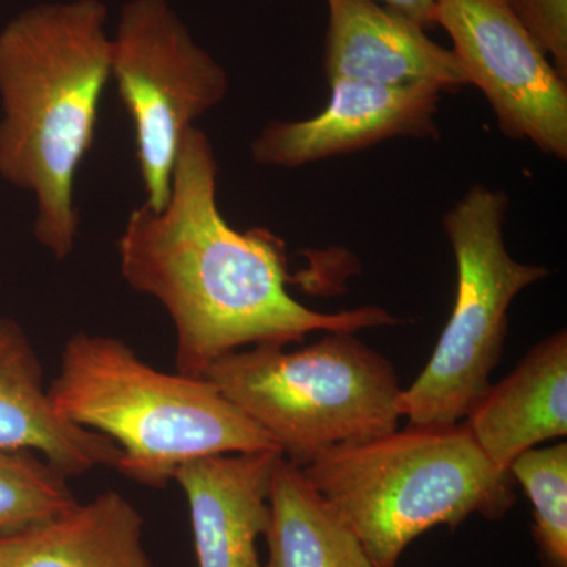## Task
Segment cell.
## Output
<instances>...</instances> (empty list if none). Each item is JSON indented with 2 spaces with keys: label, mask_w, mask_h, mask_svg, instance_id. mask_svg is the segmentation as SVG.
Returning <instances> with one entry per match:
<instances>
[{
  "label": "cell",
  "mask_w": 567,
  "mask_h": 567,
  "mask_svg": "<svg viewBox=\"0 0 567 567\" xmlns=\"http://www.w3.org/2000/svg\"><path fill=\"white\" fill-rule=\"evenodd\" d=\"M303 472L375 567H398L405 548L439 525L502 518L517 498L513 475L488 461L465 423L409 424L342 443Z\"/></svg>",
  "instance_id": "3"
},
{
  "label": "cell",
  "mask_w": 567,
  "mask_h": 567,
  "mask_svg": "<svg viewBox=\"0 0 567 567\" xmlns=\"http://www.w3.org/2000/svg\"><path fill=\"white\" fill-rule=\"evenodd\" d=\"M111 76L133 122L145 204L162 210L183 136L226 99L229 78L167 0H128L122 7Z\"/></svg>",
  "instance_id": "7"
},
{
  "label": "cell",
  "mask_w": 567,
  "mask_h": 567,
  "mask_svg": "<svg viewBox=\"0 0 567 567\" xmlns=\"http://www.w3.org/2000/svg\"><path fill=\"white\" fill-rule=\"evenodd\" d=\"M0 450L32 451L65 476L117 466L121 447L55 412L43 364L14 320L0 317Z\"/></svg>",
  "instance_id": "12"
},
{
  "label": "cell",
  "mask_w": 567,
  "mask_h": 567,
  "mask_svg": "<svg viewBox=\"0 0 567 567\" xmlns=\"http://www.w3.org/2000/svg\"><path fill=\"white\" fill-rule=\"evenodd\" d=\"M464 423L488 461L502 472H509L525 451L566 436V330L533 347L505 380L488 388Z\"/></svg>",
  "instance_id": "13"
},
{
  "label": "cell",
  "mask_w": 567,
  "mask_h": 567,
  "mask_svg": "<svg viewBox=\"0 0 567 567\" xmlns=\"http://www.w3.org/2000/svg\"><path fill=\"white\" fill-rule=\"evenodd\" d=\"M525 31L567 78V0H507Z\"/></svg>",
  "instance_id": "18"
},
{
  "label": "cell",
  "mask_w": 567,
  "mask_h": 567,
  "mask_svg": "<svg viewBox=\"0 0 567 567\" xmlns=\"http://www.w3.org/2000/svg\"><path fill=\"white\" fill-rule=\"evenodd\" d=\"M377 2L395 11H401L405 17L412 18L417 24L423 25L425 31L435 25L436 0H377Z\"/></svg>",
  "instance_id": "19"
},
{
  "label": "cell",
  "mask_w": 567,
  "mask_h": 567,
  "mask_svg": "<svg viewBox=\"0 0 567 567\" xmlns=\"http://www.w3.org/2000/svg\"><path fill=\"white\" fill-rule=\"evenodd\" d=\"M535 507V539L546 567H567V443L525 451L509 466Z\"/></svg>",
  "instance_id": "17"
},
{
  "label": "cell",
  "mask_w": 567,
  "mask_h": 567,
  "mask_svg": "<svg viewBox=\"0 0 567 567\" xmlns=\"http://www.w3.org/2000/svg\"><path fill=\"white\" fill-rule=\"evenodd\" d=\"M107 7L41 3L0 31V177L35 197L33 234L58 260L80 233L74 178L111 78Z\"/></svg>",
  "instance_id": "2"
},
{
  "label": "cell",
  "mask_w": 567,
  "mask_h": 567,
  "mask_svg": "<svg viewBox=\"0 0 567 567\" xmlns=\"http://www.w3.org/2000/svg\"><path fill=\"white\" fill-rule=\"evenodd\" d=\"M435 25L445 29L470 85L486 96L499 130L567 158L566 80L539 50L507 0H436Z\"/></svg>",
  "instance_id": "8"
},
{
  "label": "cell",
  "mask_w": 567,
  "mask_h": 567,
  "mask_svg": "<svg viewBox=\"0 0 567 567\" xmlns=\"http://www.w3.org/2000/svg\"><path fill=\"white\" fill-rule=\"evenodd\" d=\"M0 557L3 567H155L144 547V518L114 491L47 524L0 535Z\"/></svg>",
  "instance_id": "14"
},
{
  "label": "cell",
  "mask_w": 567,
  "mask_h": 567,
  "mask_svg": "<svg viewBox=\"0 0 567 567\" xmlns=\"http://www.w3.org/2000/svg\"><path fill=\"white\" fill-rule=\"evenodd\" d=\"M0 567H3L2 557H0Z\"/></svg>",
  "instance_id": "20"
},
{
  "label": "cell",
  "mask_w": 567,
  "mask_h": 567,
  "mask_svg": "<svg viewBox=\"0 0 567 567\" xmlns=\"http://www.w3.org/2000/svg\"><path fill=\"white\" fill-rule=\"evenodd\" d=\"M48 388L59 415L121 447L115 470L142 486L166 487L178 466L200 457L281 453L210 380L156 371L111 336L70 338Z\"/></svg>",
  "instance_id": "4"
},
{
  "label": "cell",
  "mask_w": 567,
  "mask_h": 567,
  "mask_svg": "<svg viewBox=\"0 0 567 567\" xmlns=\"http://www.w3.org/2000/svg\"><path fill=\"white\" fill-rule=\"evenodd\" d=\"M323 69L328 82L429 84L442 92L470 85L456 54L423 25L377 0H327Z\"/></svg>",
  "instance_id": "10"
},
{
  "label": "cell",
  "mask_w": 567,
  "mask_h": 567,
  "mask_svg": "<svg viewBox=\"0 0 567 567\" xmlns=\"http://www.w3.org/2000/svg\"><path fill=\"white\" fill-rule=\"evenodd\" d=\"M63 475L32 451L0 450V535L24 532L78 505Z\"/></svg>",
  "instance_id": "16"
},
{
  "label": "cell",
  "mask_w": 567,
  "mask_h": 567,
  "mask_svg": "<svg viewBox=\"0 0 567 567\" xmlns=\"http://www.w3.org/2000/svg\"><path fill=\"white\" fill-rule=\"evenodd\" d=\"M279 451L216 454L178 466L188 499L197 567H262L257 540L270 524Z\"/></svg>",
  "instance_id": "11"
},
{
  "label": "cell",
  "mask_w": 567,
  "mask_h": 567,
  "mask_svg": "<svg viewBox=\"0 0 567 567\" xmlns=\"http://www.w3.org/2000/svg\"><path fill=\"white\" fill-rule=\"evenodd\" d=\"M330 87V102L316 117L268 123L252 141L254 162L295 169L394 137H439L435 117L445 92L434 85L336 81Z\"/></svg>",
  "instance_id": "9"
},
{
  "label": "cell",
  "mask_w": 567,
  "mask_h": 567,
  "mask_svg": "<svg viewBox=\"0 0 567 567\" xmlns=\"http://www.w3.org/2000/svg\"><path fill=\"white\" fill-rule=\"evenodd\" d=\"M218 162L203 130L189 128L162 210L134 208L118 240L125 282L155 298L173 319L175 364L203 377L246 346H281L306 336L357 333L401 323L379 306L324 315L287 290L284 244L270 230L238 233L218 208Z\"/></svg>",
  "instance_id": "1"
},
{
  "label": "cell",
  "mask_w": 567,
  "mask_h": 567,
  "mask_svg": "<svg viewBox=\"0 0 567 567\" xmlns=\"http://www.w3.org/2000/svg\"><path fill=\"white\" fill-rule=\"evenodd\" d=\"M203 377L300 468L330 447L388 434L402 417L394 365L354 333H328L292 352L237 350Z\"/></svg>",
  "instance_id": "5"
},
{
  "label": "cell",
  "mask_w": 567,
  "mask_h": 567,
  "mask_svg": "<svg viewBox=\"0 0 567 567\" xmlns=\"http://www.w3.org/2000/svg\"><path fill=\"white\" fill-rule=\"evenodd\" d=\"M507 207L505 192L476 185L443 216L456 257V301L431 360L399 398L409 424L453 425L465 420L492 385L514 298L548 275L543 265L518 262L507 252Z\"/></svg>",
  "instance_id": "6"
},
{
  "label": "cell",
  "mask_w": 567,
  "mask_h": 567,
  "mask_svg": "<svg viewBox=\"0 0 567 567\" xmlns=\"http://www.w3.org/2000/svg\"><path fill=\"white\" fill-rule=\"evenodd\" d=\"M265 567H375L360 540L309 483L303 468L276 461Z\"/></svg>",
  "instance_id": "15"
}]
</instances>
